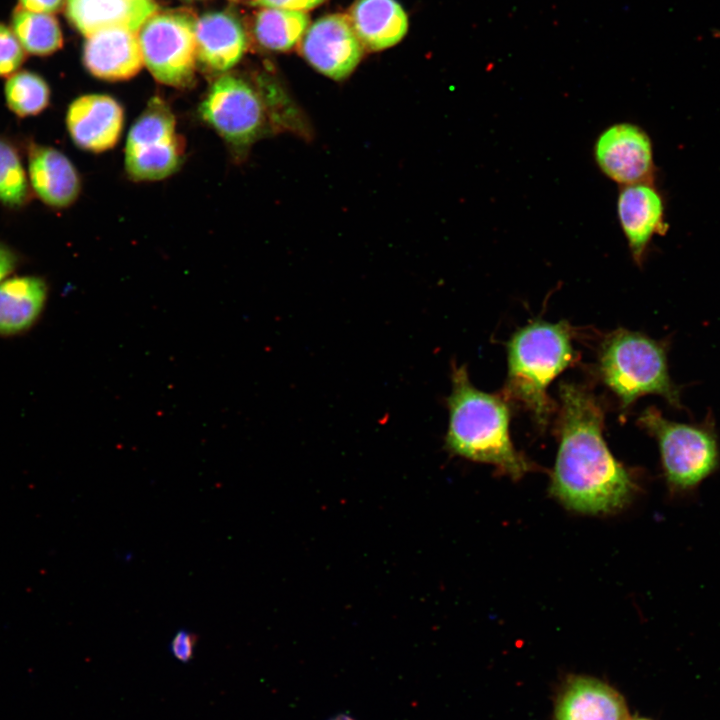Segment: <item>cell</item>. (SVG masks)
Instances as JSON below:
<instances>
[{
    "label": "cell",
    "mask_w": 720,
    "mask_h": 720,
    "mask_svg": "<svg viewBox=\"0 0 720 720\" xmlns=\"http://www.w3.org/2000/svg\"><path fill=\"white\" fill-rule=\"evenodd\" d=\"M559 447L550 491L568 509L606 514L628 504L635 483L603 437L604 410L589 388L575 382L559 387Z\"/></svg>",
    "instance_id": "1"
},
{
    "label": "cell",
    "mask_w": 720,
    "mask_h": 720,
    "mask_svg": "<svg viewBox=\"0 0 720 720\" xmlns=\"http://www.w3.org/2000/svg\"><path fill=\"white\" fill-rule=\"evenodd\" d=\"M445 448L466 459L491 464L513 479L532 469L514 447L509 435L510 409L507 399L477 389L464 365H454Z\"/></svg>",
    "instance_id": "2"
},
{
    "label": "cell",
    "mask_w": 720,
    "mask_h": 720,
    "mask_svg": "<svg viewBox=\"0 0 720 720\" xmlns=\"http://www.w3.org/2000/svg\"><path fill=\"white\" fill-rule=\"evenodd\" d=\"M572 332L564 322L534 321L507 343L508 373L504 396L519 402L545 428L553 412L549 384L575 361Z\"/></svg>",
    "instance_id": "3"
},
{
    "label": "cell",
    "mask_w": 720,
    "mask_h": 720,
    "mask_svg": "<svg viewBox=\"0 0 720 720\" xmlns=\"http://www.w3.org/2000/svg\"><path fill=\"white\" fill-rule=\"evenodd\" d=\"M598 371L622 409L648 394L681 408L680 389L669 375L665 344L641 332L617 329L607 335L600 345Z\"/></svg>",
    "instance_id": "4"
},
{
    "label": "cell",
    "mask_w": 720,
    "mask_h": 720,
    "mask_svg": "<svg viewBox=\"0 0 720 720\" xmlns=\"http://www.w3.org/2000/svg\"><path fill=\"white\" fill-rule=\"evenodd\" d=\"M638 422L657 440L664 476L672 491L695 489L718 467L719 447L710 425L670 421L654 407L645 409Z\"/></svg>",
    "instance_id": "5"
},
{
    "label": "cell",
    "mask_w": 720,
    "mask_h": 720,
    "mask_svg": "<svg viewBox=\"0 0 720 720\" xmlns=\"http://www.w3.org/2000/svg\"><path fill=\"white\" fill-rule=\"evenodd\" d=\"M183 143L169 105L153 98L136 119L125 147V168L134 181L164 179L180 167Z\"/></svg>",
    "instance_id": "6"
},
{
    "label": "cell",
    "mask_w": 720,
    "mask_h": 720,
    "mask_svg": "<svg viewBox=\"0 0 720 720\" xmlns=\"http://www.w3.org/2000/svg\"><path fill=\"white\" fill-rule=\"evenodd\" d=\"M195 23L184 12L155 13L139 29L143 61L159 82L185 88L196 66Z\"/></svg>",
    "instance_id": "7"
},
{
    "label": "cell",
    "mask_w": 720,
    "mask_h": 720,
    "mask_svg": "<svg viewBox=\"0 0 720 720\" xmlns=\"http://www.w3.org/2000/svg\"><path fill=\"white\" fill-rule=\"evenodd\" d=\"M200 114L236 151H244L263 136L268 124L264 100L247 81L220 77L200 105Z\"/></svg>",
    "instance_id": "8"
},
{
    "label": "cell",
    "mask_w": 720,
    "mask_h": 720,
    "mask_svg": "<svg viewBox=\"0 0 720 720\" xmlns=\"http://www.w3.org/2000/svg\"><path fill=\"white\" fill-rule=\"evenodd\" d=\"M300 50L317 71L334 80H342L361 61L364 46L348 15L336 13L317 19L307 28Z\"/></svg>",
    "instance_id": "9"
},
{
    "label": "cell",
    "mask_w": 720,
    "mask_h": 720,
    "mask_svg": "<svg viewBox=\"0 0 720 720\" xmlns=\"http://www.w3.org/2000/svg\"><path fill=\"white\" fill-rule=\"evenodd\" d=\"M594 157L601 171L623 186L653 179L652 143L637 125L625 122L605 129L596 140Z\"/></svg>",
    "instance_id": "10"
},
{
    "label": "cell",
    "mask_w": 720,
    "mask_h": 720,
    "mask_svg": "<svg viewBox=\"0 0 720 720\" xmlns=\"http://www.w3.org/2000/svg\"><path fill=\"white\" fill-rule=\"evenodd\" d=\"M65 120L68 133L77 147L100 153L117 144L123 130L124 111L108 95L87 94L70 103Z\"/></svg>",
    "instance_id": "11"
},
{
    "label": "cell",
    "mask_w": 720,
    "mask_h": 720,
    "mask_svg": "<svg viewBox=\"0 0 720 720\" xmlns=\"http://www.w3.org/2000/svg\"><path fill=\"white\" fill-rule=\"evenodd\" d=\"M27 175L34 195L50 208H68L80 195L81 180L76 167L52 146L28 143Z\"/></svg>",
    "instance_id": "12"
},
{
    "label": "cell",
    "mask_w": 720,
    "mask_h": 720,
    "mask_svg": "<svg viewBox=\"0 0 720 720\" xmlns=\"http://www.w3.org/2000/svg\"><path fill=\"white\" fill-rule=\"evenodd\" d=\"M553 720H629L622 695L602 680L572 675L557 694Z\"/></svg>",
    "instance_id": "13"
},
{
    "label": "cell",
    "mask_w": 720,
    "mask_h": 720,
    "mask_svg": "<svg viewBox=\"0 0 720 720\" xmlns=\"http://www.w3.org/2000/svg\"><path fill=\"white\" fill-rule=\"evenodd\" d=\"M82 59L93 76L110 81L133 77L144 63L138 36L121 27L103 29L87 37Z\"/></svg>",
    "instance_id": "14"
},
{
    "label": "cell",
    "mask_w": 720,
    "mask_h": 720,
    "mask_svg": "<svg viewBox=\"0 0 720 720\" xmlns=\"http://www.w3.org/2000/svg\"><path fill=\"white\" fill-rule=\"evenodd\" d=\"M664 201L651 183L624 186L617 201L618 218L632 256L641 263L657 233L664 232Z\"/></svg>",
    "instance_id": "15"
},
{
    "label": "cell",
    "mask_w": 720,
    "mask_h": 720,
    "mask_svg": "<svg viewBox=\"0 0 720 720\" xmlns=\"http://www.w3.org/2000/svg\"><path fill=\"white\" fill-rule=\"evenodd\" d=\"M157 10L151 0H66L67 18L86 37L112 27L135 32Z\"/></svg>",
    "instance_id": "16"
},
{
    "label": "cell",
    "mask_w": 720,
    "mask_h": 720,
    "mask_svg": "<svg viewBox=\"0 0 720 720\" xmlns=\"http://www.w3.org/2000/svg\"><path fill=\"white\" fill-rule=\"evenodd\" d=\"M48 291L45 279L37 275L0 282V336L21 335L31 329L43 313Z\"/></svg>",
    "instance_id": "17"
},
{
    "label": "cell",
    "mask_w": 720,
    "mask_h": 720,
    "mask_svg": "<svg viewBox=\"0 0 720 720\" xmlns=\"http://www.w3.org/2000/svg\"><path fill=\"white\" fill-rule=\"evenodd\" d=\"M197 59L208 68L226 71L242 57L246 38L240 22L226 12L203 15L195 23Z\"/></svg>",
    "instance_id": "18"
},
{
    "label": "cell",
    "mask_w": 720,
    "mask_h": 720,
    "mask_svg": "<svg viewBox=\"0 0 720 720\" xmlns=\"http://www.w3.org/2000/svg\"><path fill=\"white\" fill-rule=\"evenodd\" d=\"M364 48L380 51L405 36L408 18L396 0H356L348 15Z\"/></svg>",
    "instance_id": "19"
},
{
    "label": "cell",
    "mask_w": 720,
    "mask_h": 720,
    "mask_svg": "<svg viewBox=\"0 0 720 720\" xmlns=\"http://www.w3.org/2000/svg\"><path fill=\"white\" fill-rule=\"evenodd\" d=\"M308 25L305 12L264 7L256 15L254 34L264 48L288 51L303 38Z\"/></svg>",
    "instance_id": "20"
},
{
    "label": "cell",
    "mask_w": 720,
    "mask_h": 720,
    "mask_svg": "<svg viewBox=\"0 0 720 720\" xmlns=\"http://www.w3.org/2000/svg\"><path fill=\"white\" fill-rule=\"evenodd\" d=\"M12 30L23 49L34 56H48L63 45V36L56 18L18 7L12 14Z\"/></svg>",
    "instance_id": "21"
},
{
    "label": "cell",
    "mask_w": 720,
    "mask_h": 720,
    "mask_svg": "<svg viewBox=\"0 0 720 720\" xmlns=\"http://www.w3.org/2000/svg\"><path fill=\"white\" fill-rule=\"evenodd\" d=\"M4 97L9 110L20 118L35 116L50 103V88L39 74L23 70L9 76L4 85Z\"/></svg>",
    "instance_id": "22"
},
{
    "label": "cell",
    "mask_w": 720,
    "mask_h": 720,
    "mask_svg": "<svg viewBox=\"0 0 720 720\" xmlns=\"http://www.w3.org/2000/svg\"><path fill=\"white\" fill-rule=\"evenodd\" d=\"M27 171L16 146L0 136V203L9 209H20L30 200Z\"/></svg>",
    "instance_id": "23"
},
{
    "label": "cell",
    "mask_w": 720,
    "mask_h": 720,
    "mask_svg": "<svg viewBox=\"0 0 720 720\" xmlns=\"http://www.w3.org/2000/svg\"><path fill=\"white\" fill-rule=\"evenodd\" d=\"M24 51L13 30L0 22V77L11 76L21 67Z\"/></svg>",
    "instance_id": "24"
},
{
    "label": "cell",
    "mask_w": 720,
    "mask_h": 720,
    "mask_svg": "<svg viewBox=\"0 0 720 720\" xmlns=\"http://www.w3.org/2000/svg\"><path fill=\"white\" fill-rule=\"evenodd\" d=\"M198 637L195 633L187 630H178L169 644L172 656L182 663H189L195 653Z\"/></svg>",
    "instance_id": "25"
},
{
    "label": "cell",
    "mask_w": 720,
    "mask_h": 720,
    "mask_svg": "<svg viewBox=\"0 0 720 720\" xmlns=\"http://www.w3.org/2000/svg\"><path fill=\"white\" fill-rule=\"evenodd\" d=\"M325 0H254V5L279 8L292 11H302L313 9L322 4Z\"/></svg>",
    "instance_id": "26"
},
{
    "label": "cell",
    "mask_w": 720,
    "mask_h": 720,
    "mask_svg": "<svg viewBox=\"0 0 720 720\" xmlns=\"http://www.w3.org/2000/svg\"><path fill=\"white\" fill-rule=\"evenodd\" d=\"M21 263V257L18 252L0 241V282L8 278Z\"/></svg>",
    "instance_id": "27"
},
{
    "label": "cell",
    "mask_w": 720,
    "mask_h": 720,
    "mask_svg": "<svg viewBox=\"0 0 720 720\" xmlns=\"http://www.w3.org/2000/svg\"><path fill=\"white\" fill-rule=\"evenodd\" d=\"M21 7L36 13L51 14L59 11L64 0H18Z\"/></svg>",
    "instance_id": "28"
},
{
    "label": "cell",
    "mask_w": 720,
    "mask_h": 720,
    "mask_svg": "<svg viewBox=\"0 0 720 720\" xmlns=\"http://www.w3.org/2000/svg\"><path fill=\"white\" fill-rule=\"evenodd\" d=\"M329 720H356V719L348 714L341 713V714L335 715L334 717L330 718Z\"/></svg>",
    "instance_id": "29"
},
{
    "label": "cell",
    "mask_w": 720,
    "mask_h": 720,
    "mask_svg": "<svg viewBox=\"0 0 720 720\" xmlns=\"http://www.w3.org/2000/svg\"><path fill=\"white\" fill-rule=\"evenodd\" d=\"M629 720H630V719H629ZM631 720H650V719H646V718H635V719H631Z\"/></svg>",
    "instance_id": "30"
},
{
    "label": "cell",
    "mask_w": 720,
    "mask_h": 720,
    "mask_svg": "<svg viewBox=\"0 0 720 720\" xmlns=\"http://www.w3.org/2000/svg\"><path fill=\"white\" fill-rule=\"evenodd\" d=\"M253 1H254V0H252V2H253Z\"/></svg>",
    "instance_id": "31"
}]
</instances>
